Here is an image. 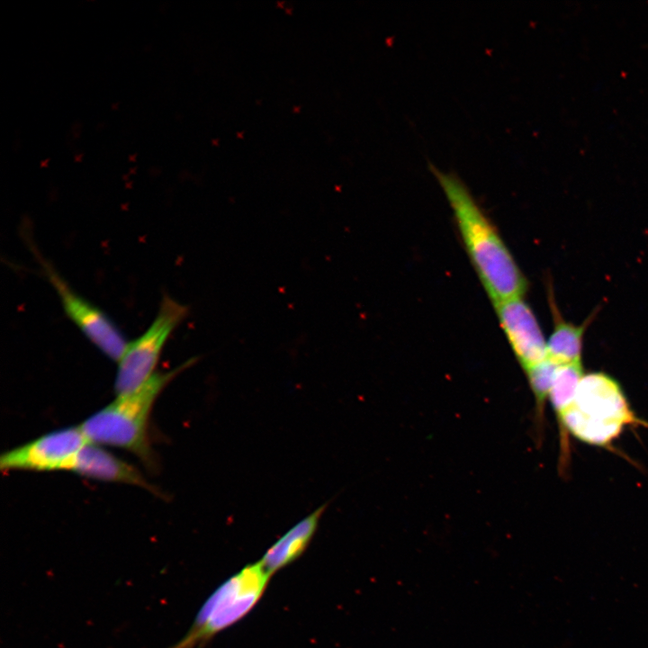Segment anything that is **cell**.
I'll return each instance as SVG.
<instances>
[{
    "instance_id": "6da1fadb",
    "label": "cell",
    "mask_w": 648,
    "mask_h": 648,
    "mask_svg": "<svg viewBox=\"0 0 648 648\" xmlns=\"http://www.w3.org/2000/svg\"><path fill=\"white\" fill-rule=\"evenodd\" d=\"M453 212L468 256L493 304L523 298L527 281L495 226L453 172L428 165Z\"/></svg>"
},
{
    "instance_id": "9c48e42d",
    "label": "cell",
    "mask_w": 648,
    "mask_h": 648,
    "mask_svg": "<svg viewBox=\"0 0 648 648\" xmlns=\"http://www.w3.org/2000/svg\"><path fill=\"white\" fill-rule=\"evenodd\" d=\"M70 472L98 481L141 487L160 495L136 467L95 444L88 443L78 452Z\"/></svg>"
},
{
    "instance_id": "7c38bea8",
    "label": "cell",
    "mask_w": 648,
    "mask_h": 648,
    "mask_svg": "<svg viewBox=\"0 0 648 648\" xmlns=\"http://www.w3.org/2000/svg\"><path fill=\"white\" fill-rule=\"evenodd\" d=\"M583 375L581 361L558 366L549 393L557 418L572 401Z\"/></svg>"
},
{
    "instance_id": "5b68a950",
    "label": "cell",
    "mask_w": 648,
    "mask_h": 648,
    "mask_svg": "<svg viewBox=\"0 0 648 648\" xmlns=\"http://www.w3.org/2000/svg\"><path fill=\"white\" fill-rule=\"evenodd\" d=\"M188 313L187 305L167 294L163 295L149 327L127 344L118 361L114 382L117 396L136 391L157 372L156 367L166 341Z\"/></svg>"
},
{
    "instance_id": "3957f363",
    "label": "cell",
    "mask_w": 648,
    "mask_h": 648,
    "mask_svg": "<svg viewBox=\"0 0 648 648\" xmlns=\"http://www.w3.org/2000/svg\"><path fill=\"white\" fill-rule=\"evenodd\" d=\"M197 360L198 357H192L172 370L157 371L139 389L118 396L87 418L80 425L87 440L127 450L148 467L154 468L157 462L148 435L152 408L169 382Z\"/></svg>"
},
{
    "instance_id": "8fae6325",
    "label": "cell",
    "mask_w": 648,
    "mask_h": 648,
    "mask_svg": "<svg viewBox=\"0 0 648 648\" xmlns=\"http://www.w3.org/2000/svg\"><path fill=\"white\" fill-rule=\"evenodd\" d=\"M549 297L554 329L547 341V357L558 365L581 361L584 334L594 314L575 325L562 318L552 293Z\"/></svg>"
},
{
    "instance_id": "30bf717a",
    "label": "cell",
    "mask_w": 648,
    "mask_h": 648,
    "mask_svg": "<svg viewBox=\"0 0 648 648\" xmlns=\"http://www.w3.org/2000/svg\"><path fill=\"white\" fill-rule=\"evenodd\" d=\"M327 507L328 503H325L302 518L265 553L259 562L271 576L302 555L311 542Z\"/></svg>"
},
{
    "instance_id": "ba28073f",
    "label": "cell",
    "mask_w": 648,
    "mask_h": 648,
    "mask_svg": "<svg viewBox=\"0 0 648 648\" xmlns=\"http://www.w3.org/2000/svg\"><path fill=\"white\" fill-rule=\"evenodd\" d=\"M498 319L520 365L526 369L547 358V342L529 305L523 298L494 304Z\"/></svg>"
},
{
    "instance_id": "8992f818",
    "label": "cell",
    "mask_w": 648,
    "mask_h": 648,
    "mask_svg": "<svg viewBox=\"0 0 648 648\" xmlns=\"http://www.w3.org/2000/svg\"><path fill=\"white\" fill-rule=\"evenodd\" d=\"M32 251L67 317L104 355L118 362L128 344L122 330L100 308L76 293L35 248Z\"/></svg>"
},
{
    "instance_id": "277c9868",
    "label": "cell",
    "mask_w": 648,
    "mask_h": 648,
    "mask_svg": "<svg viewBox=\"0 0 648 648\" xmlns=\"http://www.w3.org/2000/svg\"><path fill=\"white\" fill-rule=\"evenodd\" d=\"M271 577L259 561L242 568L212 592L186 634L169 648H201L240 621L259 602Z\"/></svg>"
},
{
    "instance_id": "7a4b0ae2",
    "label": "cell",
    "mask_w": 648,
    "mask_h": 648,
    "mask_svg": "<svg viewBox=\"0 0 648 648\" xmlns=\"http://www.w3.org/2000/svg\"><path fill=\"white\" fill-rule=\"evenodd\" d=\"M557 421L562 470L569 459L568 433L592 446H609L626 426L643 424L619 382L601 372L583 375L572 401Z\"/></svg>"
},
{
    "instance_id": "52a82bcc",
    "label": "cell",
    "mask_w": 648,
    "mask_h": 648,
    "mask_svg": "<svg viewBox=\"0 0 648 648\" xmlns=\"http://www.w3.org/2000/svg\"><path fill=\"white\" fill-rule=\"evenodd\" d=\"M90 443L80 426L49 432L3 453L2 471H70L78 452Z\"/></svg>"
},
{
    "instance_id": "4fadbf2b",
    "label": "cell",
    "mask_w": 648,
    "mask_h": 648,
    "mask_svg": "<svg viewBox=\"0 0 648 648\" xmlns=\"http://www.w3.org/2000/svg\"><path fill=\"white\" fill-rule=\"evenodd\" d=\"M558 364L548 357L525 372L536 400L537 418H543L544 407L554 380Z\"/></svg>"
}]
</instances>
